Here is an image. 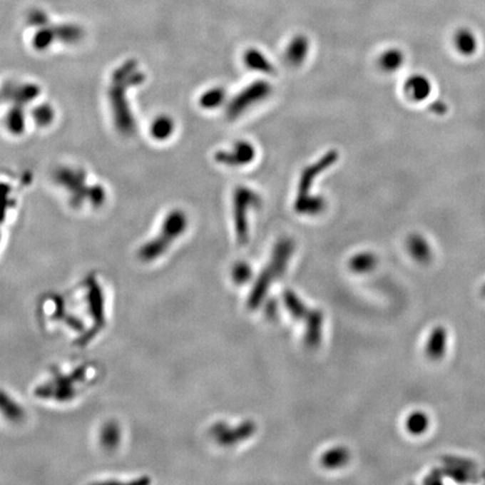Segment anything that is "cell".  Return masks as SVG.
Returning a JSON list of instances; mask_svg holds the SVG:
<instances>
[{
    "label": "cell",
    "instance_id": "cell-1",
    "mask_svg": "<svg viewBox=\"0 0 485 485\" xmlns=\"http://www.w3.org/2000/svg\"><path fill=\"white\" fill-rule=\"evenodd\" d=\"M338 150H330L314 163L303 168L299 177L297 195L293 201V209L300 216H320L327 208V200L324 195L312 193L315 182L324 172L337 163Z\"/></svg>",
    "mask_w": 485,
    "mask_h": 485
},
{
    "label": "cell",
    "instance_id": "cell-2",
    "mask_svg": "<svg viewBox=\"0 0 485 485\" xmlns=\"http://www.w3.org/2000/svg\"><path fill=\"white\" fill-rule=\"evenodd\" d=\"M295 242L291 238H282L277 240L272 250L270 261L262 270L254 283L253 289L248 295L247 308L250 310L260 308L264 299L267 298L271 285L285 275L295 253Z\"/></svg>",
    "mask_w": 485,
    "mask_h": 485
},
{
    "label": "cell",
    "instance_id": "cell-3",
    "mask_svg": "<svg viewBox=\"0 0 485 485\" xmlns=\"http://www.w3.org/2000/svg\"><path fill=\"white\" fill-rule=\"evenodd\" d=\"M285 309L295 322H302L305 328V344L316 348L322 343L325 316L320 309L310 308L292 290H285L282 295Z\"/></svg>",
    "mask_w": 485,
    "mask_h": 485
},
{
    "label": "cell",
    "instance_id": "cell-4",
    "mask_svg": "<svg viewBox=\"0 0 485 485\" xmlns=\"http://www.w3.org/2000/svg\"><path fill=\"white\" fill-rule=\"evenodd\" d=\"M233 219H234L236 240L240 245H246L250 240V219L248 215L261 208L262 197L253 188L238 185L232 195Z\"/></svg>",
    "mask_w": 485,
    "mask_h": 485
},
{
    "label": "cell",
    "instance_id": "cell-5",
    "mask_svg": "<svg viewBox=\"0 0 485 485\" xmlns=\"http://www.w3.org/2000/svg\"><path fill=\"white\" fill-rule=\"evenodd\" d=\"M273 93V86L267 80H255L242 88L226 105V116L236 121L242 115L254 108L255 106L269 99Z\"/></svg>",
    "mask_w": 485,
    "mask_h": 485
},
{
    "label": "cell",
    "instance_id": "cell-6",
    "mask_svg": "<svg viewBox=\"0 0 485 485\" xmlns=\"http://www.w3.org/2000/svg\"><path fill=\"white\" fill-rule=\"evenodd\" d=\"M188 226L187 215L181 210L172 211L166 218L163 230L160 236L153 242L141 250L140 255L143 261L150 262L158 259V256L165 253L166 250L172 245V242L185 233Z\"/></svg>",
    "mask_w": 485,
    "mask_h": 485
},
{
    "label": "cell",
    "instance_id": "cell-7",
    "mask_svg": "<svg viewBox=\"0 0 485 485\" xmlns=\"http://www.w3.org/2000/svg\"><path fill=\"white\" fill-rule=\"evenodd\" d=\"M256 429L257 427L253 420H245L234 427L227 422H219L211 426L210 436L219 445L232 447L251 438Z\"/></svg>",
    "mask_w": 485,
    "mask_h": 485
},
{
    "label": "cell",
    "instance_id": "cell-8",
    "mask_svg": "<svg viewBox=\"0 0 485 485\" xmlns=\"http://www.w3.org/2000/svg\"><path fill=\"white\" fill-rule=\"evenodd\" d=\"M256 158V148L253 143L238 140L230 148L217 150L215 161L228 168H242L253 163Z\"/></svg>",
    "mask_w": 485,
    "mask_h": 485
},
{
    "label": "cell",
    "instance_id": "cell-9",
    "mask_svg": "<svg viewBox=\"0 0 485 485\" xmlns=\"http://www.w3.org/2000/svg\"><path fill=\"white\" fill-rule=\"evenodd\" d=\"M310 51V41L306 35L298 34L291 39L283 52L285 63L291 68H300L306 62Z\"/></svg>",
    "mask_w": 485,
    "mask_h": 485
},
{
    "label": "cell",
    "instance_id": "cell-10",
    "mask_svg": "<svg viewBox=\"0 0 485 485\" xmlns=\"http://www.w3.org/2000/svg\"><path fill=\"white\" fill-rule=\"evenodd\" d=\"M404 93H406L409 101L422 103L427 101L433 93V83L427 76L414 73L404 82Z\"/></svg>",
    "mask_w": 485,
    "mask_h": 485
},
{
    "label": "cell",
    "instance_id": "cell-11",
    "mask_svg": "<svg viewBox=\"0 0 485 485\" xmlns=\"http://www.w3.org/2000/svg\"><path fill=\"white\" fill-rule=\"evenodd\" d=\"M242 61L247 69L251 71L259 72V73L267 74V76H275V64L272 63L271 60L267 58L259 48H251L245 51Z\"/></svg>",
    "mask_w": 485,
    "mask_h": 485
},
{
    "label": "cell",
    "instance_id": "cell-12",
    "mask_svg": "<svg viewBox=\"0 0 485 485\" xmlns=\"http://www.w3.org/2000/svg\"><path fill=\"white\" fill-rule=\"evenodd\" d=\"M406 56L398 48H390L383 51L377 58V66L384 73H394L404 66Z\"/></svg>",
    "mask_w": 485,
    "mask_h": 485
},
{
    "label": "cell",
    "instance_id": "cell-13",
    "mask_svg": "<svg viewBox=\"0 0 485 485\" xmlns=\"http://www.w3.org/2000/svg\"><path fill=\"white\" fill-rule=\"evenodd\" d=\"M453 42L457 52L463 56H474L479 48L476 35L469 29H459L454 35Z\"/></svg>",
    "mask_w": 485,
    "mask_h": 485
},
{
    "label": "cell",
    "instance_id": "cell-14",
    "mask_svg": "<svg viewBox=\"0 0 485 485\" xmlns=\"http://www.w3.org/2000/svg\"><path fill=\"white\" fill-rule=\"evenodd\" d=\"M351 459V453L344 446H335L320 456V464L326 469H337L345 466Z\"/></svg>",
    "mask_w": 485,
    "mask_h": 485
},
{
    "label": "cell",
    "instance_id": "cell-15",
    "mask_svg": "<svg viewBox=\"0 0 485 485\" xmlns=\"http://www.w3.org/2000/svg\"><path fill=\"white\" fill-rule=\"evenodd\" d=\"M407 247L409 253L417 262L424 263L432 257V247L426 238L420 234H414L409 236L407 240Z\"/></svg>",
    "mask_w": 485,
    "mask_h": 485
},
{
    "label": "cell",
    "instance_id": "cell-16",
    "mask_svg": "<svg viewBox=\"0 0 485 485\" xmlns=\"http://www.w3.org/2000/svg\"><path fill=\"white\" fill-rule=\"evenodd\" d=\"M377 265V257L372 252H359L352 256L348 267L354 273L365 275L373 271Z\"/></svg>",
    "mask_w": 485,
    "mask_h": 485
},
{
    "label": "cell",
    "instance_id": "cell-17",
    "mask_svg": "<svg viewBox=\"0 0 485 485\" xmlns=\"http://www.w3.org/2000/svg\"><path fill=\"white\" fill-rule=\"evenodd\" d=\"M227 101L226 90L223 87H213L209 88L205 93L201 95L200 103L203 109H208V111H214V109L219 108L220 106L224 105Z\"/></svg>",
    "mask_w": 485,
    "mask_h": 485
},
{
    "label": "cell",
    "instance_id": "cell-18",
    "mask_svg": "<svg viewBox=\"0 0 485 485\" xmlns=\"http://www.w3.org/2000/svg\"><path fill=\"white\" fill-rule=\"evenodd\" d=\"M445 330L443 328H437V330H434L433 334L430 335L429 340H428V355L433 359H437L439 356L443 355L444 352H445Z\"/></svg>",
    "mask_w": 485,
    "mask_h": 485
},
{
    "label": "cell",
    "instance_id": "cell-19",
    "mask_svg": "<svg viewBox=\"0 0 485 485\" xmlns=\"http://www.w3.org/2000/svg\"><path fill=\"white\" fill-rule=\"evenodd\" d=\"M428 427V418L424 412H414L407 419V429L414 435H420Z\"/></svg>",
    "mask_w": 485,
    "mask_h": 485
},
{
    "label": "cell",
    "instance_id": "cell-20",
    "mask_svg": "<svg viewBox=\"0 0 485 485\" xmlns=\"http://www.w3.org/2000/svg\"><path fill=\"white\" fill-rule=\"evenodd\" d=\"M232 277L236 285H245L252 277V269L245 262H238L232 270Z\"/></svg>",
    "mask_w": 485,
    "mask_h": 485
},
{
    "label": "cell",
    "instance_id": "cell-21",
    "mask_svg": "<svg viewBox=\"0 0 485 485\" xmlns=\"http://www.w3.org/2000/svg\"><path fill=\"white\" fill-rule=\"evenodd\" d=\"M29 23L33 26L43 27L48 24V16L41 9H34L29 14Z\"/></svg>",
    "mask_w": 485,
    "mask_h": 485
},
{
    "label": "cell",
    "instance_id": "cell-22",
    "mask_svg": "<svg viewBox=\"0 0 485 485\" xmlns=\"http://www.w3.org/2000/svg\"><path fill=\"white\" fill-rule=\"evenodd\" d=\"M265 314H267L270 320L277 318V314H279V307H277V303L273 299L267 301V306H265Z\"/></svg>",
    "mask_w": 485,
    "mask_h": 485
},
{
    "label": "cell",
    "instance_id": "cell-23",
    "mask_svg": "<svg viewBox=\"0 0 485 485\" xmlns=\"http://www.w3.org/2000/svg\"><path fill=\"white\" fill-rule=\"evenodd\" d=\"M430 111L433 113H437V115H444V113L447 111V106L444 101H437L433 103V106L430 107Z\"/></svg>",
    "mask_w": 485,
    "mask_h": 485
}]
</instances>
